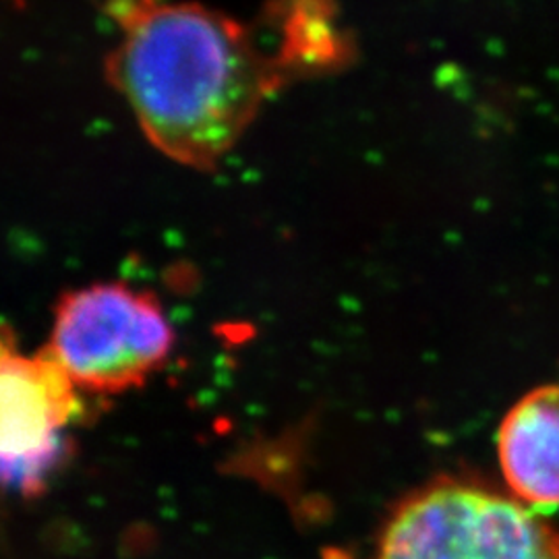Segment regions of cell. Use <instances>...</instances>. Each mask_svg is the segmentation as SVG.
Returning a JSON list of instances; mask_svg holds the SVG:
<instances>
[{"label": "cell", "instance_id": "6da1fadb", "mask_svg": "<svg viewBox=\"0 0 559 559\" xmlns=\"http://www.w3.org/2000/svg\"><path fill=\"white\" fill-rule=\"evenodd\" d=\"M117 80L147 138L191 166L218 160L265 92L260 60L239 29L185 4L150 9L133 21Z\"/></svg>", "mask_w": 559, "mask_h": 559}, {"label": "cell", "instance_id": "7a4b0ae2", "mask_svg": "<svg viewBox=\"0 0 559 559\" xmlns=\"http://www.w3.org/2000/svg\"><path fill=\"white\" fill-rule=\"evenodd\" d=\"M376 559H559V531L516 498L440 480L388 520Z\"/></svg>", "mask_w": 559, "mask_h": 559}, {"label": "cell", "instance_id": "3957f363", "mask_svg": "<svg viewBox=\"0 0 559 559\" xmlns=\"http://www.w3.org/2000/svg\"><path fill=\"white\" fill-rule=\"evenodd\" d=\"M158 300L122 284H96L60 300L48 353L92 392L141 385L173 348Z\"/></svg>", "mask_w": 559, "mask_h": 559}, {"label": "cell", "instance_id": "277c9868", "mask_svg": "<svg viewBox=\"0 0 559 559\" xmlns=\"http://www.w3.org/2000/svg\"><path fill=\"white\" fill-rule=\"evenodd\" d=\"M0 388L4 479L27 491L57 460L60 431L78 411L75 383L50 353L23 357L4 346Z\"/></svg>", "mask_w": 559, "mask_h": 559}, {"label": "cell", "instance_id": "5b68a950", "mask_svg": "<svg viewBox=\"0 0 559 559\" xmlns=\"http://www.w3.org/2000/svg\"><path fill=\"white\" fill-rule=\"evenodd\" d=\"M498 456L516 500L535 510L559 508V385L533 390L510 408Z\"/></svg>", "mask_w": 559, "mask_h": 559}]
</instances>
